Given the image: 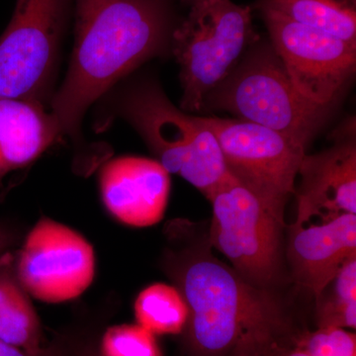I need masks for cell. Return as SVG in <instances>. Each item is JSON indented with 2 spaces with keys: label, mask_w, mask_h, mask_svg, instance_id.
Instances as JSON below:
<instances>
[{
  "label": "cell",
  "mask_w": 356,
  "mask_h": 356,
  "mask_svg": "<svg viewBox=\"0 0 356 356\" xmlns=\"http://www.w3.org/2000/svg\"><path fill=\"white\" fill-rule=\"evenodd\" d=\"M76 42L51 113L76 139L93 103L165 47L168 20L159 0H74Z\"/></svg>",
  "instance_id": "1"
},
{
  "label": "cell",
  "mask_w": 356,
  "mask_h": 356,
  "mask_svg": "<svg viewBox=\"0 0 356 356\" xmlns=\"http://www.w3.org/2000/svg\"><path fill=\"white\" fill-rule=\"evenodd\" d=\"M182 261L172 274L188 306L195 356L259 355L288 343L286 318L268 290L210 255Z\"/></svg>",
  "instance_id": "2"
},
{
  "label": "cell",
  "mask_w": 356,
  "mask_h": 356,
  "mask_svg": "<svg viewBox=\"0 0 356 356\" xmlns=\"http://www.w3.org/2000/svg\"><path fill=\"white\" fill-rule=\"evenodd\" d=\"M120 110L166 172L179 175L208 199L231 177L214 133L201 117L177 108L159 86L144 84L128 91Z\"/></svg>",
  "instance_id": "3"
},
{
  "label": "cell",
  "mask_w": 356,
  "mask_h": 356,
  "mask_svg": "<svg viewBox=\"0 0 356 356\" xmlns=\"http://www.w3.org/2000/svg\"><path fill=\"white\" fill-rule=\"evenodd\" d=\"M205 104L289 136L306 147L331 110L297 90L273 46L255 50L206 96Z\"/></svg>",
  "instance_id": "4"
},
{
  "label": "cell",
  "mask_w": 356,
  "mask_h": 356,
  "mask_svg": "<svg viewBox=\"0 0 356 356\" xmlns=\"http://www.w3.org/2000/svg\"><path fill=\"white\" fill-rule=\"evenodd\" d=\"M254 39L252 8L231 0H198L172 34L180 67L181 110L200 111L206 96L229 76Z\"/></svg>",
  "instance_id": "5"
},
{
  "label": "cell",
  "mask_w": 356,
  "mask_h": 356,
  "mask_svg": "<svg viewBox=\"0 0 356 356\" xmlns=\"http://www.w3.org/2000/svg\"><path fill=\"white\" fill-rule=\"evenodd\" d=\"M209 200L213 207L211 245L243 278L268 290L280 277L285 224L232 175Z\"/></svg>",
  "instance_id": "6"
},
{
  "label": "cell",
  "mask_w": 356,
  "mask_h": 356,
  "mask_svg": "<svg viewBox=\"0 0 356 356\" xmlns=\"http://www.w3.org/2000/svg\"><path fill=\"white\" fill-rule=\"evenodd\" d=\"M201 118L214 133L229 175L285 224V207L295 194L305 145L250 122Z\"/></svg>",
  "instance_id": "7"
},
{
  "label": "cell",
  "mask_w": 356,
  "mask_h": 356,
  "mask_svg": "<svg viewBox=\"0 0 356 356\" xmlns=\"http://www.w3.org/2000/svg\"><path fill=\"white\" fill-rule=\"evenodd\" d=\"M67 0H16L0 36V98L43 105L54 81Z\"/></svg>",
  "instance_id": "8"
},
{
  "label": "cell",
  "mask_w": 356,
  "mask_h": 356,
  "mask_svg": "<svg viewBox=\"0 0 356 356\" xmlns=\"http://www.w3.org/2000/svg\"><path fill=\"white\" fill-rule=\"evenodd\" d=\"M271 46L297 90L331 109L355 76L356 44L277 14L261 13Z\"/></svg>",
  "instance_id": "9"
},
{
  "label": "cell",
  "mask_w": 356,
  "mask_h": 356,
  "mask_svg": "<svg viewBox=\"0 0 356 356\" xmlns=\"http://www.w3.org/2000/svg\"><path fill=\"white\" fill-rule=\"evenodd\" d=\"M18 280L30 296L62 303L81 296L95 276L92 245L62 222L42 218L15 259Z\"/></svg>",
  "instance_id": "10"
},
{
  "label": "cell",
  "mask_w": 356,
  "mask_h": 356,
  "mask_svg": "<svg viewBox=\"0 0 356 356\" xmlns=\"http://www.w3.org/2000/svg\"><path fill=\"white\" fill-rule=\"evenodd\" d=\"M301 184L295 189L296 220L324 219L356 214L355 123L334 134L332 147L305 154L299 168Z\"/></svg>",
  "instance_id": "11"
},
{
  "label": "cell",
  "mask_w": 356,
  "mask_h": 356,
  "mask_svg": "<svg viewBox=\"0 0 356 356\" xmlns=\"http://www.w3.org/2000/svg\"><path fill=\"white\" fill-rule=\"evenodd\" d=\"M99 186L105 208L117 221L144 228L156 224L165 215L170 173L158 161L120 156L103 166Z\"/></svg>",
  "instance_id": "12"
},
{
  "label": "cell",
  "mask_w": 356,
  "mask_h": 356,
  "mask_svg": "<svg viewBox=\"0 0 356 356\" xmlns=\"http://www.w3.org/2000/svg\"><path fill=\"white\" fill-rule=\"evenodd\" d=\"M289 229L293 277L317 298L341 266L356 257V214L295 220Z\"/></svg>",
  "instance_id": "13"
},
{
  "label": "cell",
  "mask_w": 356,
  "mask_h": 356,
  "mask_svg": "<svg viewBox=\"0 0 356 356\" xmlns=\"http://www.w3.org/2000/svg\"><path fill=\"white\" fill-rule=\"evenodd\" d=\"M62 136L44 105L0 98V182L9 173L31 165Z\"/></svg>",
  "instance_id": "14"
},
{
  "label": "cell",
  "mask_w": 356,
  "mask_h": 356,
  "mask_svg": "<svg viewBox=\"0 0 356 356\" xmlns=\"http://www.w3.org/2000/svg\"><path fill=\"white\" fill-rule=\"evenodd\" d=\"M0 339L34 355L42 350V330L30 295L18 280L15 257L0 254Z\"/></svg>",
  "instance_id": "15"
},
{
  "label": "cell",
  "mask_w": 356,
  "mask_h": 356,
  "mask_svg": "<svg viewBox=\"0 0 356 356\" xmlns=\"http://www.w3.org/2000/svg\"><path fill=\"white\" fill-rule=\"evenodd\" d=\"M257 7L356 44V0H259Z\"/></svg>",
  "instance_id": "16"
},
{
  "label": "cell",
  "mask_w": 356,
  "mask_h": 356,
  "mask_svg": "<svg viewBox=\"0 0 356 356\" xmlns=\"http://www.w3.org/2000/svg\"><path fill=\"white\" fill-rule=\"evenodd\" d=\"M138 325L156 334H177L186 327L189 309L177 287L154 283L145 288L135 302Z\"/></svg>",
  "instance_id": "17"
},
{
  "label": "cell",
  "mask_w": 356,
  "mask_h": 356,
  "mask_svg": "<svg viewBox=\"0 0 356 356\" xmlns=\"http://www.w3.org/2000/svg\"><path fill=\"white\" fill-rule=\"evenodd\" d=\"M318 327H356V257L337 271L316 298Z\"/></svg>",
  "instance_id": "18"
},
{
  "label": "cell",
  "mask_w": 356,
  "mask_h": 356,
  "mask_svg": "<svg viewBox=\"0 0 356 356\" xmlns=\"http://www.w3.org/2000/svg\"><path fill=\"white\" fill-rule=\"evenodd\" d=\"M99 356H161L156 337L142 325H118L103 334Z\"/></svg>",
  "instance_id": "19"
},
{
  "label": "cell",
  "mask_w": 356,
  "mask_h": 356,
  "mask_svg": "<svg viewBox=\"0 0 356 356\" xmlns=\"http://www.w3.org/2000/svg\"><path fill=\"white\" fill-rule=\"evenodd\" d=\"M295 343L310 356H356L355 334L341 327H318Z\"/></svg>",
  "instance_id": "20"
},
{
  "label": "cell",
  "mask_w": 356,
  "mask_h": 356,
  "mask_svg": "<svg viewBox=\"0 0 356 356\" xmlns=\"http://www.w3.org/2000/svg\"><path fill=\"white\" fill-rule=\"evenodd\" d=\"M15 234L13 229L0 224V254L8 252L9 248L15 242Z\"/></svg>",
  "instance_id": "21"
},
{
  "label": "cell",
  "mask_w": 356,
  "mask_h": 356,
  "mask_svg": "<svg viewBox=\"0 0 356 356\" xmlns=\"http://www.w3.org/2000/svg\"><path fill=\"white\" fill-rule=\"evenodd\" d=\"M269 356H310L303 348H300L296 343H286L274 350Z\"/></svg>",
  "instance_id": "22"
},
{
  "label": "cell",
  "mask_w": 356,
  "mask_h": 356,
  "mask_svg": "<svg viewBox=\"0 0 356 356\" xmlns=\"http://www.w3.org/2000/svg\"><path fill=\"white\" fill-rule=\"evenodd\" d=\"M36 355H28L26 351L21 350L17 346H14L0 339V356H36Z\"/></svg>",
  "instance_id": "23"
},
{
  "label": "cell",
  "mask_w": 356,
  "mask_h": 356,
  "mask_svg": "<svg viewBox=\"0 0 356 356\" xmlns=\"http://www.w3.org/2000/svg\"><path fill=\"white\" fill-rule=\"evenodd\" d=\"M36 356H64V355H63L62 351L57 348H46V350L42 348V350L37 353Z\"/></svg>",
  "instance_id": "24"
},
{
  "label": "cell",
  "mask_w": 356,
  "mask_h": 356,
  "mask_svg": "<svg viewBox=\"0 0 356 356\" xmlns=\"http://www.w3.org/2000/svg\"><path fill=\"white\" fill-rule=\"evenodd\" d=\"M275 350H276V348H275ZM273 350L269 351V353H259V355H243V356H269V355H270V353H273Z\"/></svg>",
  "instance_id": "25"
},
{
  "label": "cell",
  "mask_w": 356,
  "mask_h": 356,
  "mask_svg": "<svg viewBox=\"0 0 356 356\" xmlns=\"http://www.w3.org/2000/svg\"><path fill=\"white\" fill-rule=\"evenodd\" d=\"M83 356H99V355H96V353L89 351V353H86Z\"/></svg>",
  "instance_id": "26"
},
{
  "label": "cell",
  "mask_w": 356,
  "mask_h": 356,
  "mask_svg": "<svg viewBox=\"0 0 356 356\" xmlns=\"http://www.w3.org/2000/svg\"><path fill=\"white\" fill-rule=\"evenodd\" d=\"M186 1L191 2V3H193V2L198 1V0H186Z\"/></svg>",
  "instance_id": "27"
}]
</instances>
